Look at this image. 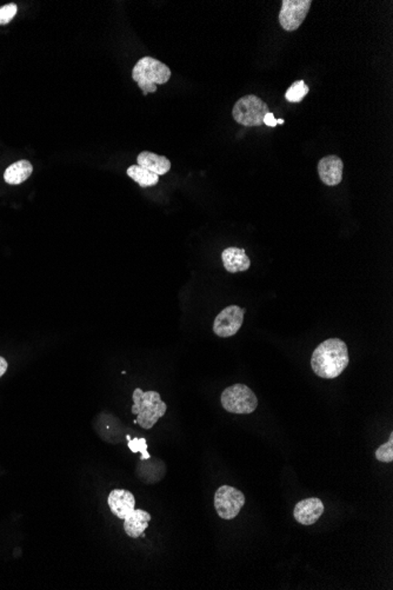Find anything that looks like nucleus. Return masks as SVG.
Masks as SVG:
<instances>
[{
  "label": "nucleus",
  "instance_id": "nucleus-21",
  "mask_svg": "<svg viewBox=\"0 0 393 590\" xmlns=\"http://www.w3.org/2000/svg\"><path fill=\"white\" fill-rule=\"evenodd\" d=\"M264 124L266 126H269V128H276L277 125V119L275 118V116H273L272 112H269V113H266L265 117H264Z\"/></svg>",
  "mask_w": 393,
  "mask_h": 590
},
{
  "label": "nucleus",
  "instance_id": "nucleus-20",
  "mask_svg": "<svg viewBox=\"0 0 393 590\" xmlns=\"http://www.w3.org/2000/svg\"><path fill=\"white\" fill-rule=\"evenodd\" d=\"M17 12V5L14 3L6 4L5 6L0 7V25L9 24Z\"/></svg>",
  "mask_w": 393,
  "mask_h": 590
},
{
  "label": "nucleus",
  "instance_id": "nucleus-5",
  "mask_svg": "<svg viewBox=\"0 0 393 590\" xmlns=\"http://www.w3.org/2000/svg\"><path fill=\"white\" fill-rule=\"evenodd\" d=\"M220 401L226 412L239 415L251 414L258 407L257 396L245 385H235L226 388L223 392Z\"/></svg>",
  "mask_w": 393,
  "mask_h": 590
},
{
  "label": "nucleus",
  "instance_id": "nucleus-13",
  "mask_svg": "<svg viewBox=\"0 0 393 590\" xmlns=\"http://www.w3.org/2000/svg\"><path fill=\"white\" fill-rule=\"evenodd\" d=\"M137 162H138L137 166L157 176L166 175L171 169V162L166 157L157 155L153 152H141L137 157Z\"/></svg>",
  "mask_w": 393,
  "mask_h": 590
},
{
  "label": "nucleus",
  "instance_id": "nucleus-3",
  "mask_svg": "<svg viewBox=\"0 0 393 590\" xmlns=\"http://www.w3.org/2000/svg\"><path fill=\"white\" fill-rule=\"evenodd\" d=\"M170 78L171 70L168 65L152 57L139 59L132 71V79L137 81L144 95L155 93L157 91V85L166 84Z\"/></svg>",
  "mask_w": 393,
  "mask_h": 590
},
{
  "label": "nucleus",
  "instance_id": "nucleus-6",
  "mask_svg": "<svg viewBox=\"0 0 393 590\" xmlns=\"http://www.w3.org/2000/svg\"><path fill=\"white\" fill-rule=\"evenodd\" d=\"M245 506V496L231 486H222L215 494V508L219 517L233 519Z\"/></svg>",
  "mask_w": 393,
  "mask_h": 590
},
{
  "label": "nucleus",
  "instance_id": "nucleus-12",
  "mask_svg": "<svg viewBox=\"0 0 393 590\" xmlns=\"http://www.w3.org/2000/svg\"><path fill=\"white\" fill-rule=\"evenodd\" d=\"M223 264L226 271L231 273L249 270L251 260L245 253V250L239 248H228L222 253Z\"/></svg>",
  "mask_w": 393,
  "mask_h": 590
},
{
  "label": "nucleus",
  "instance_id": "nucleus-10",
  "mask_svg": "<svg viewBox=\"0 0 393 590\" xmlns=\"http://www.w3.org/2000/svg\"><path fill=\"white\" fill-rule=\"evenodd\" d=\"M344 163L338 156H326L318 163V175L327 186H336L343 179Z\"/></svg>",
  "mask_w": 393,
  "mask_h": 590
},
{
  "label": "nucleus",
  "instance_id": "nucleus-1",
  "mask_svg": "<svg viewBox=\"0 0 393 590\" xmlns=\"http://www.w3.org/2000/svg\"><path fill=\"white\" fill-rule=\"evenodd\" d=\"M349 357L345 342L340 338H330L320 343L313 351L311 367L320 378L333 380L347 368Z\"/></svg>",
  "mask_w": 393,
  "mask_h": 590
},
{
  "label": "nucleus",
  "instance_id": "nucleus-14",
  "mask_svg": "<svg viewBox=\"0 0 393 590\" xmlns=\"http://www.w3.org/2000/svg\"><path fill=\"white\" fill-rule=\"evenodd\" d=\"M151 515L145 510L135 509L124 519V530L128 536L138 539L148 529Z\"/></svg>",
  "mask_w": 393,
  "mask_h": 590
},
{
  "label": "nucleus",
  "instance_id": "nucleus-2",
  "mask_svg": "<svg viewBox=\"0 0 393 590\" xmlns=\"http://www.w3.org/2000/svg\"><path fill=\"white\" fill-rule=\"evenodd\" d=\"M133 405L131 412L137 415L136 421L141 428L151 429L153 425L166 414L168 405L162 401L160 394L153 390L143 392L141 389H136L132 394Z\"/></svg>",
  "mask_w": 393,
  "mask_h": 590
},
{
  "label": "nucleus",
  "instance_id": "nucleus-16",
  "mask_svg": "<svg viewBox=\"0 0 393 590\" xmlns=\"http://www.w3.org/2000/svg\"><path fill=\"white\" fill-rule=\"evenodd\" d=\"M126 173H128L130 178L138 183L141 188L155 186L157 185L159 182V176L150 173V171L145 170L144 168H141V166H130Z\"/></svg>",
  "mask_w": 393,
  "mask_h": 590
},
{
  "label": "nucleus",
  "instance_id": "nucleus-17",
  "mask_svg": "<svg viewBox=\"0 0 393 590\" xmlns=\"http://www.w3.org/2000/svg\"><path fill=\"white\" fill-rule=\"evenodd\" d=\"M310 88L305 84L304 81H297L293 83L285 93L286 101L290 103H300L304 99L307 93H309Z\"/></svg>",
  "mask_w": 393,
  "mask_h": 590
},
{
  "label": "nucleus",
  "instance_id": "nucleus-19",
  "mask_svg": "<svg viewBox=\"0 0 393 590\" xmlns=\"http://www.w3.org/2000/svg\"><path fill=\"white\" fill-rule=\"evenodd\" d=\"M128 447L133 454L141 452V461H146V459H151V455H150L148 452V443H146V439H143V437H141V439H130Z\"/></svg>",
  "mask_w": 393,
  "mask_h": 590
},
{
  "label": "nucleus",
  "instance_id": "nucleus-22",
  "mask_svg": "<svg viewBox=\"0 0 393 590\" xmlns=\"http://www.w3.org/2000/svg\"><path fill=\"white\" fill-rule=\"evenodd\" d=\"M7 368H9V363H7L6 360L5 358L1 357L0 356V377L5 375V372L7 371Z\"/></svg>",
  "mask_w": 393,
  "mask_h": 590
},
{
  "label": "nucleus",
  "instance_id": "nucleus-7",
  "mask_svg": "<svg viewBox=\"0 0 393 590\" xmlns=\"http://www.w3.org/2000/svg\"><path fill=\"white\" fill-rule=\"evenodd\" d=\"M311 4V0H282L279 14L280 26L287 32L298 30L309 14Z\"/></svg>",
  "mask_w": 393,
  "mask_h": 590
},
{
  "label": "nucleus",
  "instance_id": "nucleus-4",
  "mask_svg": "<svg viewBox=\"0 0 393 590\" xmlns=\"http://www.w3.org/2000/svg\"><path fill=\"white\" fill-rule=\"evenodd\" d=\"M269 112V105L266 104L265 101H262L257 96L249 95L235 103L232 116L235 122L243 126L252 128L264 124V117Z\"/></svg>",
  "mask_w": 393,
  "mask_h": 590
},
{
  "label": "nucleus",
  "instance_id": "nucleus-23",
  "mask_svg": "<svg viewBox=\"0 0 393 590\" xmlns=\"http://www.w3.org/2000/svg\"><path fill=\"white\" fill-rule=\"evenodd\" d=\"M277 124H284V119H277Z\"/></svg>",
  "mask_w": 393,
  "mask_h": 590
},
{
  "label": "nucleus",
  "instance_id": "nucleus-18",
  "mask_svg": "<svg viewBox=\"0 0 393 590\" xmlns=\"http://www.w3.org/2000/svg\"><path fill=\"white\" fill-rule=\"evenodd\" d=\"M376 459L379 462L391 463L393 461V434H391L390 439L387 443L380 445L376 450Z\"/></svg>",
  "mask_w": 393,
  "mask_h": 590
},
{
  "label": "nucleus",
  "instance_id": "nucleus-9",
  "mask_svg": "<svg viewBox=\"0 0 393 590\" xmlns=\"http://www.w3.org/2000/svg\"><path fill=\"white\" fill-rule=\"evenodd\" d=\"M323 513V502L317 497H310L297 503L293 510V517L302 526H311L322 517Z\"/></svg>",
  "mask_w": 393,
  "mask_h": 590
},
{
  "label": "nucleus",
  "instance_id": "nucleus-8",
  "mask_svg": "<svg viewBox=\"0 0 393 590\" xmlns=\"http://www.w3.org/2000/svg\"><path fill=\"white\" fill-rule=\"evenodd\" d=\"M245 316V309L238 305H230L224 310L220 311L215 323H213V332L219 337H231L238 332L242 327Z\"/></svg>",
  "mask_w": 393,
  "mask_h": 590
},
{
  "label": "nucleus",
  "instance_id": "nucleus-15",
  "mask_svg": "<svg viewBox=\"0 0 393 590\" xmlns=\"http://www.w3.org/2000/svg\"><path fill=\"white\" fill-rule=\"evenodd\" d=\"M34 173V166L29 161H19L12 164V166L7 168L6 171L4 173V179L7 184L10 185H19L21 183L25 182L26 179L30 178V176Z\"/></svg>",
  "mask_w": 393,
  "mask_h": 590
},
{
  "label": "nucleus",
  "instance_id": "nucleus-11",
  "mask_svg": "<svg viewBox=\"0 0 393 590\" xmlns=\"http://www.w3.org/2000/svg\"><path fill=\"white\" fill-rule=\"evenodd\" d=\"M108 504L113 515L124 519L132 510L136 509L135 496L128 490L113 489L108 495Z\"/></svg>",
  "mask_w": 393,
  "mask_h": 590
}]
</instances>
